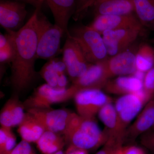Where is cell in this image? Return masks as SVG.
<instances>
[{"label": "cell", "mask_w": 154, "mask_h": 154, "mask_svg": "<svg viewBox=\"0 0 154 154\" xmlns=\"http://www.w3.org/2000/svg\"><path fill=\"white\" fill-rule=\"evenodd\" d=\"M74 99L77 113L89 118H95L104 105L112 102L111 97L99 89L80 90Z\"/></svg>", "instance_id": "obj_6"}, {"label": "cell", "mask_w": 154, "mask_h": 154, "mask_svg": "<svg viewBox=\"0 0 154 154\" xmlns=\"http://www.w3.org/2000/svg\"><path fill=\"white\" fill-rule=\"evenodd\" d=\"M49 6L55 24L61 28L65 34L69 33V20L74 14L75 0H45Z\"/></svg>", "instance_id": "obj_18"}, {"label": "cell", "mask_w": 154, "mask_h": 154, "mask_svg": "<svg viewBox=\"0 0 154 154\" xmlns=\"http://www.w3.org/2000/svg\"><path fill=\"white\" fill-rule=\"evenodd\" d=\"M62 133L69 145L88 151L104 145L108 138L107 131L101 130L95 118L83 117L73 112H71Z\"/></svg>", "instance_id": "obj_2"}, {"label": "cell", "mask_w": 154, "mask_h": 154, "mask_svg": "<svg viewBox=\"0 0 154 154\" xmlns=\"http://www.w3.org/2000/svg\"><path fill=\"white\" fill-rule=\"evenodd\" d=\"M142 145L154 154V133L149 130L140 136Z\"/></svg>", "instance_id": "obj_31"}, {"label": "cell", "mask_w": 154, "mask_h": 154, "mask_svg": "<svg viewBox=\"0 0 154 154\" xmlns=\"http://www.w3.org/2000/svg\"><path fill=\"white\" fill-rule=\"evenodd\" d=\"M50 60L42 68L40 74L47 84L57 88L60 79L67 73L66 68L63 61H58L53 60V59Z\"/></svg>", "instance_id": "obj_23"}, {"label": "cell", "mask_w": 154, "mask_h": 154, "mask_svg": "<svg viewBox=\"0 0 154 154\" xmlns=\"http://www.w3.org/2000/svg\"><path fill=\"white\" fill-rule=\"evenodd\" d=\"M14 54L13 42L8 33L0 35V61L1 63H11Z\"/></svg>", "instance_id": "obj_27"}, {"label": "cell", "mask_w": 154, "mask_h": 154, "mask_svg": "<svg viewBox=\"0 0 154 154\" xmlns=\"http://www.w3.org/2000/svg\"><path fill=\"white\" fill-rule=\"evenodd\" d=\"M154 125V99H151L138 115L137 118L125 131V142H133L137 137L151 129Z\"/></svg>", "instance_id": "obj_14"}, {"label": "cell", "mask_w": 154, "mask_h": 154, "mask_svg": "<svg viewBox=\"0 0 154 154\" xmlns=\"http://www.w3.org/2000/svg\"><path fill=\"white\" fill-rule=\"evenodd\" d=\"M99 118L105 126L108 138L124 141L125 130L123 128L112 102L104 105L99 110Z\"/></svg>", "instance_id": "obj_17"}, {"label": "cell", "mask_w": 154, "mask_h": 154, "mask_svg": "<svg viewBox=\"0 0 154 154\" xmlns=\"http://www.w3.org/2000/svg\"><path fill=\"white\" fill-rule=\"evenodd\" d=\"M134 11L143 25L154 30V0H133Z\"/></svg>", "instance_id": "obj_24"}, {"label": "cell", "mask_w": 154, "mask_h": 154, "mask_svg": "<svg viewBox=\"0 0 154 154\" xmlns=\"http://www.w3.org/2000/svg\"><path fill=\"white\" fill-rule=\"evenodd\" d=\"M62 52L63 62L73 82L85 74L91 64L87 61L79 45L70 36H67Z\"/></svg>", "instance_id": "obj_8"}, {"label": "cell", "mask_w": 154, "mask_h": 154, "mask_svg": "<svg viewBox=\"0 0 154 154\" xmlns=\"http://www.w3.org/2000/svg\"><path fill=\"white\" fill-rule=\"evenodd\" d=\"M95 0H75V8L73 18L77 20L83 17L88 9L94 6Z\"/></svg>", "instance_id": "obj_29"}, {"label": "cell", "mask_w": 154, "mask_h": 154, "mask_svg": "<svg viewBox=\"0 0 154 154\" xmlns=\"http://www.w3.org/2000/svg\"><path fill=\"white\" fill-rule=\"evenodd\" d=\"M54 154H65L64 152H63L62 151V150L59 151L55 153Z\"/></svg>", "instance_id": "obj_38"}, {"label": "cell", "mask_w": 154, "mask_h": 154, "mask_svg": "<svg viewBox=\"0 0 154 154\" xmlns=\"http://www.w3.org/2000/svg\"><path fill=\"white\" fill-rule=\"evenodd\" d=\"M25 108L15 94L6 102L0 113L1 126L12 128L18 126L24 118Z\"/></svg>", "instance_id": "obj_16"}, {"label": "cell", "mask_w": 154, "mask_h": 154, "mask_svg": "<svg viewBox=\"0 0 154 154\" xmlns=\"http://www.w3.org/2000/svg\"><path fill=\"white\" fill-rule=\"evenodd\" d=\"M17 2L30 4L35 7L36 9H41L42 5L45 0H16Z\"/></svg>", "instance_id": "obj_35"}, {"label": "cell", "mask_w": 154, "mask_h": 154, "mask_svg": "<svg viewBox=\"0 0 154 154\" xmlns=\"http://www.w3.org/2000/svg\"><path fill=\"white\" fill-rule=\"evenodd\" d=\"M109 78L103 62L91 64L82 76L73 82L72 85L78 91L85 89H99L104 88Z\"/></svg>", "instance_id": "obj_15"}, {"label": "cell", "mask_w": 154, "mask_h": 154, "mask_svg": "<svg viewBox=\"0 0 154 154\" xmlns=\"http://www.w3.org/2000/svg\"><path fill=\"white\" fill-rule=\"evenodd\" d=\"M78 91L73 85L69 88H59L44 84L36 88L23 104L26 110L33 108H51L53 105L66 102L74 98Z\"/></svg>", "instance_id": "obj_5"}, {"label": "cell", "mask_w": 154, "mask_h": 154, "mask_svg": "<svg viewBox=\"0 0 154 154\" xmlns=\"http://www.w3.org/2000/svg\"><path fill=\"white\" fill-rule=\"evenodd\" d=\"M41 9H36L26 24L17 31L6 30L13 42L14 54L11 61V83L15 94L29 88L35 80L37 57V20Z\"/></svg>", "instance_id": "obj_1"}, {"label": "cell", "mask_w": 154, "mask_h": 154, "mask_svg": "<svg viewBox=\"0 0 154 154\" xmlns=\"http://www.w3.org/2000/svg\"><path fill=\"white\" fill-rule=\"evenodd\" d=\"M40 122L45 131L63 132L65 128L71 112L64 109L33 108L27 110Z\"/></svg>", "instance_id": "obj_12"}, {"label": "cell", "mask_w": 154, "mask_h": 154, "mask_svg": "<svg viewBox=\"0 0 154 154\" xmlns=\"http://www.w3.org/2000/svg\"><path fill=\"white\" fill-rule=\"evenodd\" d=\"M150 131H152L153 133H154V126L150 130H149Z\"/></svg>", "instance_id": "obj_39"}, {"label": "cell", "mask_w": 154, "mask_h": 154, "mask_svg": "<svg viewBox=\"0 0 154 154\" xmlns=\"http://www.w3.org/2000/svg\"><path fill=\"white\" fill-rule=\"evenodd\" d=\"M119 154H146L140 148L134 145L123 146Z\"/></svg>", "instance_id": "obj_33"}, {"label": "cell", "mask_w": 154, "mask_h": 154, "mask_svg": "<svg viewBox=\"0 0 154 154\" xmlns=\"http://www.w3.org/2000/svg\"><path fill=\"white\" fill-rule=\"evenodd\" d=\"M143 83L144 91L152 99L154 95V66L146 72Z\"/></svg>", "instance_id": "obj_30"}, {"label": "cell", "mask_w": 154, "mask_h": 154, "mask_svg": "<svg viewBox=\"0 0 154 154\" xmlns=\"http://www.w3.org/2000/svg\"><path fill=\"white\" fill-rule=\"evenodd\" d=\"M16 146V137L11 128L1 126L0 154H9Z\"/></svg>", "instance_id": "obj_26"}, {"label": "cell", "mask_w": 154, "mask_h": 154, "mask_svg": "<svg viewBox=\"0 0 154 154\" xmlns=\"http://www.w3.org/2000/svg\"><path fill=\"white\" fill-rule=\"evenodd\" d=\"M124 144L122 140L107 138L102 148L96 154H119Z\"/></svg>", "instance_id": "obj_28"}, {"label": "cell", "mask_w": 154, "mask_h": 154, "mask_svg": "<svg viewBox=\"0 0 154 154\" xmlns=\"http://www.w3.org/2000/svg\"><path fill=\"white\" fill-rule=\"evenodd\" d=\"M137 69L146 72L154 66V48L148 44L141 45L136 54Z\"/></svg>", "instance_id": "obj_25"}, {"label": "cell", "mask_w": 154, "mask_h": 154, "mask_svg": "<svg viewBox=\"0 0 154 154\" xmlns=\"http://www.w3.org/2000/svg\"><path fill=\"white\" fill-rule=\"evenodd\" d=\"M38 12L37 20V58L51 60L58 54L63 30Z\"/></svg>", "instance_id": "obj_4"}, {"label": "cell", "mask_w": 154, "mask_h": 154, "mask_svg": "<svg viewBox=\"0 0 154 154\" xmlns=\"http://www.w3.org/2000/svg\"><path fill=\"white\" fill-rule=\"evenodd\" d=\"M65 154H88V151L75 146L69 145Z\"/></svg>", "instance_id": "obj_34"}, {"label": "cell", "mask_w": 154, "mask_h": 154, "mask_svg": "<svg viewBox=\"0 0 154 154\" xmlns=\"http://www.w3.org/2000/svg\"><path fill=\"white\" fill-rule=\"evenodd\" d=\"M146 73V72H145L137 69L136 71L132 75L134 76L143 82Z\"/></svg>", "instance_id": "obj_36"}, {"label": "cell", "mask_w": 154, "mask_h": 154, "mask_svg": "<svg viewBox=\"0 0 154 154\" xmlns=\"http://www.w3.org/2000/svg\"><path fill=\"white\" fill-rule=\"evenodd\" d=\"M109 79L115 76L133 75L136 71V54L125 51L103 61Z\"/></svg>", "instance_id": "obj_13"}, {"label": "cell", "mask_w": 154, "mask_h": 154, "mask_svg": "<svg viewBox=\"0 0 154 154\" xmlns=\"http://www.w3.org/2000/svg\"><path fill=\"white\" fill-rule=\"evenodd\" d=\"M143 29L108 30L102 35L107 55L114 56L126 51L139 36Z\"/></svg>", "instance_id": "obj_9"}, {"label": "cell", "mask_w": 154, "mask_h": 154, "mask_svg": "<svg viewBox=\"0 0 154 154\" xmlns=\"http://www.w3.org/2000/svg\"><path fill=\"white\" fill-rule=\"evenodd\" d=\"M150 100L143 89L136 93L122 95L116 100L114 106L119 121L125 131L144 105Z\"/></svg>", "instance_id": "obj_7"}, {"label": "cell", "mask_w": 154, "mask_h": 154, "mask_svg": "<svg viewBox=\"0 0 154 154\" xmlns=\"http://www.w3.org/2000/svg\"><path fill=\"white\" fill-rule=\"evenodd\" d=\"M104 88L110 94L124 95L141 91L143 83L133 75L121 76L115 79L108 80Z\"/></svg>", "instance_id": "obj_19"}, {"label": "cell", "mask_w": 154, "mask_h": 154, "mask_svg": "<svg viewBox=\"0 0 154 154\" xmlns=\"http://www.w3.org/2000/svg\"><path fill=\"white\" fill-rule=\"evenodd\" d=\"M34 152L30 143L22 140L9 154H30Z\"/></svg>", "instance_id": "obj_32"}, {"label": "cell", "mask_w": 154, "mask_h": 154, "mask_svg": "<svg viewBox=\"0 0 154 154\" xmlns=\"http://www.w3.org/2000/svg\"><path fill=\"white\" fill-rule=\"evenodd\" d=\"M143 25L137 17L129 15H101L96 16L89 27L102 35L104 31L125 29H143Z\"/></svg>", "instance_id": "obj_10"}, {"label": "cell", "mask_w": 154, "mask_h": 154, "mask_svg": "<svg viewBox=\"0 0 154 154\" xmlns=\"http://www.w3.org/2000/svg\"><path fill=\"white\" fill-rule=\"evenodd\" d=\"M104 1H105V0H95V3H94L93 7H94V6L99 4V3L101 2H103Z\"/></svg>", "instance_id": "obj_37"}, {"label": "cell", "mask_w": 154, "mask_h": 154, "mask_svg": "<svg viewBox=\"0 0 154 154\" xmlns=\"http://www.w3.org/2000/svg\"><path fill=\"white\" fill-rule=\"evenodd\" d=\"M96 17L101 15H122L134 11L133 0H105L94 6Z\"/></svg>", "instance_id": "obj_20"}, {"label": "cell", "mask_w": 154, "mask_h": 154, "mask_svg": "<svg viewBox=\"0 0 154 154\" xmlns=\"http://www.w3.org/2000/svg\"><path fill=\"white\" fill-rule=\"evenodd\" d=\"M17 131L22 140L35 143L45 131L44 127L31 113L27 112L22 122L18 125Z\"/></svg>", "instance_id": "obj_21"}, {"label": "cell", "mask_w": 154, "mask_h": 154, "mask_svg": "<svg viewBox=\"0 0 154 154\" xmlns=\"http://www.w3.org/2000/svg\"><path fill=\"white\" fill-rule=\"evenodd\" d=\"M66 143L63 137L58 133L45 131L36 143L42 154H54L62 150Z\"/></svg>", "instance_id": "obj_22"}, {"label": "cell", "mask_w": 154, "mask_h": 154, "mask_svg": "<svg viewBox=\"0 0 154 154\" xmlns=\"http://www.w3.org/2000/svg\"><path fill=\"white\" fill-rule=\"evenodd\" d=\"M67 36L76 42L89 63H98L107 59V53L102 35L89 26L73 28Z\"/></svg>", "instance_id": "obj_3"}, {"label": "cell", "mask_w": 154, "mask_h": 154, "mask_svg": "<svg viewBox=\"0 0 154 154\" xmlns=\"http://www.w3.org/2000/svg\"><path fill=\"white\" fill-rule=\"evenodd\" d=\"M27 14L25 3L1 0L0 24L6 30H19L24 25Z\"/></svg>", "instance_id": "obj_11"}]
</instances>
